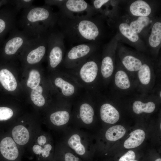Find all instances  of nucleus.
Masks as SVG:
<instances>
[{
	"label": "nucleus",
	"instance_id": "1",
	"mask_svg": "<svg viewBox=\"0 0 161 161\" xmlns=\"http://www.w3.org/2000/svg\"><path fill=\"white\" fill-rule=\"evenodd\" d=\"M58 14L57 25L64 39L69 42L97 44L103 35V26L98 18L93 16L69 17Z\"/></svg>",
	"mask_w": 161,
	"mask_h": 161
},
{
	"label": "nucleus",
	"instance_id": "2",
	"mask_svg": "<svg viewBox=\"0 0 161 161\" xmlns=\"http://www.w3.org/2000/svg\"><path fill=\"white\" fill-rule=\"evenodd\" d=\"M58 19V13L51 6L32 5L23 10L18 24L20 30L31 38L48 33L56 27Z\"/></svg>",
	"mask_w": 161,
	"mask_h": 161
},
{
	"label": "nucleus",
	"instance_id": "3",
	"mask_svg": "<svg viewBox=\"0 0 161 161\" xmlns=\"http://www.w3.org/2000/svg\"><path fill=\"white\" fill-rule=\"evenodd\" d=\"M61 133L60 140L83 161H91L94 147L89 132L69 126Z\"/></svg>",
	"mask_w": 161,
	"mask_h": 161
},
{
	"label": "nucleus",
	"instance_id": "4",
	"mask_svg": "<svg viewBox=\"0 0 161 161\" xmlns=\"http://www.w3.org/2000/svg\"><path fill=\"white\" fill-rule=\"evenodd\" d=\"M42 120L33 117H19L8 133L24 151L42 129Z\"/></svg>",
	"mask_w": 161,
	"mask_h": 161
},
{
	"label": "nucleus",
	"instance_id": "5",
	"mask_svg": "<svg viewBox=\"0 0 161 161\" xmlns=\"http://www.w3.org/2000/svg\"><path fill=\"white\" fill-rule=\"evenodd\" d=\"M55 143L51 134L42 129L37 134L24 151L29 159L35 157V161H52Z\"/></svg>",
	"mask_w": 161,
	"mask_h": 161
},
{
	"label": "nucleus",
	"instance_id": "6",
	"mask_svg": "<svg viewBox=\"0 0 161 161\" xmlns=\"http://www.w3.org/2000/svg\"><path fill=\"white\" fill-rule=\"evenodd\" d=\"M71 119V106L63 103L41 120L42 123L49 129L61 133L70 126Z\"/></svg>",
	"mask_w": 161,
	"mask_h": 161
},
{
	"label": "nucleus",
	"instance_id": "7",
	"mask_svg": "<svg viewBox=\"0 0 161 161\" xmlns=\"http://www.w3.org/2000/svg\"><path fill=\"white\" fill-rule=\"evenodd\" d=\"M64 37L59 30L54 28L48 36L47 49L49 66L55 68L63 61L65 49Z\"/></svg>",
	"mask_w": 161,
	"mask_h": 161
},
{
	"label": "nucleus",
	"instance_id": "8",
	"mask_svg": "<svg viewBox=\"0 0 161 161\" xmlns=\"http://www.w3.org/2000/svg\"><path fill=\"white\" fill-rule=\"evenodd\" d=\"M95 110L91 103L84 101L75 106L72 111V119L70 126L90 132L95 122Z\"/></svg>",
	"mask_w": 161,
	"mask_h": 161
},
{
	"label": "nucleus",
	"instance_id": "9",
	"mask_svg": "<svg viewBox=\"0 0 161 161\" xmlns=\"http://www.w3.org/2000/svg\"><path fill=\"white\" fill-rule=\"evenodd\" d=\"M97 44L89 43L78 44L71 48L63 61L67 68L77 67L86 60L96 50Z\"/></svg>",
	"mask_w": 161,
	"mask_h": 161
},
{
	"label": "nucleus",
	"instance_id": "10",
	"mask_svg": "<svg viewBox=\"0 0 161 161\" xmlns=\"http://www.w3.org/2000/svg\"><path fill=\"white\" fill-rule=\"evenodd\" d=\"M49 33L30 38L22 51L27 53L26 60L28 64H37L44 58L47 51Z\"/></svg>",
	"mask_w": 161,
	"mask_h": 161
},
{
	"label": "nucleus",
	"instance_id": "11",
	"mask_svg": "<svg viewBox=\"0 0 161 161\" xmlns=\"http://www.w3.org/2000/svg\"><path fill=\"white\" fill-rule=\"evenodd\" d=\"M58 7V14L69 17L93 16L96 10L83 0H64Z\"/></svg>",
	"mask_w": 161,
	"mask_h": 161
},
{
	"label": "nucleus",
	"instance_id": "12",
	"mask_svg": "<svg viewBox=\"0 0 161 161\" xmlns=\"http://www.w3.org/2000/svg\"><path fill=\"white\" fill-rule=\"evenodd\" d=\"M0 154L5 161H21L24 151L8 133L0 140Z\"/></svg>",
	"mask_w": 161,
	"mask_h": 161
},
{
	"label": "nucleus",
	"instance_id": "13",
	"mask_svg": "<svg viewBox=\"0 0 161 161\" xmlns=\"http://www.w3.org/2000/svg\"><path fill=\"white\" fill-rule=\"evenodd\" d=\"M10 38L5 44L4 50L8 55H13L22 51L30 38L16 27L11 30Z\"/></svg>",
	"mask_w": 161,
	"mask_h": 161
},
{
	"label": "nucleus",
	"instance_id": "14",
	"mask_svg": "<svg viewBox=\"0 0 161 161\" xmlns=\"http://www.w3.org/2000/svg\"><path fill=\"white\" fill-rule=\"evenodd\" d=\"M92 54L77 67L79 69V74L81 79L86 83L93 82L96 79L98 73V62Z\"/></svg>",
	"mask_w": 161,
	"mask_h": 161
},
{
	"label": "nucleus",
	"instance_id": "15",
	"mask_svg": "<svg viewBox=\"0 0 161 161\" xmlns=\"http://www.w3.org/2000/svg\"><path fill=\"white\" fill-rule=\"evenodd\" d=\"M52 161H83L75 153L60 140L55 143Z\"/></svg>",
	"mask_w": 161,
	"mask_h": 161
},
{
	"label": "nucleus",
	"instance_id": "16",
	"mask_svg": "<svg viewBox=\"0 0 161 161\" xmlns=\"http://www.w3.org/2000/svg\"><path fill=\"white\" fill-rule=\"evenodd\" d=\"M111 46L110 43L105 46L101 63V74L105 78H109L112 74L114 70V63L111 55Z\"/></svg>",
	"mask_w": 161,
	"mask_h": 161
},
{
	"label": "nucleus",
	"instance_id": "17",
	"mask_svg": "<svg viewBox=\"0 0 161 161\" xmlns=\"http://www.w3.org/2000/svg\"><path fill=\"white\" fill-rule=\"evenodd\" d=\"M100 115L102 121L107 124L115 123L120 118V114L117 110L108 103H104L100 106Z\"/></svg>",
	"mask_w": 161,
	"mask_h": 161
},
{
	"label": "nucleus",
	"instance_id": "18",
	"mask_svg": "<svg viewBox=\"0 0 161 161\" xmlns=\"http://www.w3.org/2000/svg\"><path fill=\"white\" fill-rule=\"evenodd\" d=\"M129 10L131 14L136 16H148L151 13V8L146 1L136 0L130 5Z\"/></svg>",
	"mask_w": 161,
	"mask_h": 161
},
{
	"label": "nucleus",
	"instance_id": "19",
	"mask_svg": "<svg viewBox=\"0 0 161 161\" xmlns=\"http://www.w3.org/2000/svg\"><path fill=\"white\" fill-rule=\"evenodd\" d=\"M130 137L124 143V147L127 149L132 148L140 145L143 142L145 137V131L140 129H137L129 134Z\"/></svg>",
	"mask_w": 161,
	"mask_h": 161
},
{
	"label": "nucleus",
	"instance_id": "20",
	"mask_svg": "<svg viewBox=\"0 0 161 161\" xmlns=\"http://www.w3.org/2000/svg\"><path fill=\"white\" fill-rule=\"evenodd\" d=\"M0 82L6 89L9 91L15 90L17 86L14 76L9 70L6 69L0 71Z\"/></svg>",
	"mask_w": 161,
	"mask_h": 161
},
{
	"label": "nucleus",
	"instance_id": "21",
	"mask_svg": "<svg viewBox=\"0 0 161 161\" xmlns=\"http://www.w3.org/2000/svg\"><path fill=\"white\" fill-rule=\"evenodd\" d=\"M121 61L126 69L131 72H137L143 64L139 58L130 55H124Z\"/></svg>",
	"mask_w": 161,
	"mask_h": 161
},
{
	"label": "nucleus",
	"instance_id": "22",
	"mask_svg": "<svg viewBox=\"0 0 161 161\" xmlns=\"http://www.w3.org/2000/svg\"><path fill=\"white\" fill-rule=\"evenodd\" d=\"M161 42V23L155 22L152 27L151 34L148 38L150 46L153 48L160 46Z\"/></svg>",
	"mask_w": 161,
	"mask_h": 161
},
{
	"label": "nucleus",
	"instance_id": "23",
	"mask_svg": "<svg viewBox=\"0 0 161 161\" xmlns=\"http://www.w3.org/2000/svg\"><path fill=\"white\" fill-rule=\"evenodd\" d=\"M126 132V129L123 126L117 125L108 129L105 134V137L107 140L114 141L122 137Z\"/></svg>",
	"mask_w": 161,
	"mask_h": 161
},
{
	"label": "nucleus",
	"instance_id": "24",
	"mask_svg": "<svg viewBox=\"0 0 161 161\" xmlns=\"http://www.w3.org/2000/svg\"><path fill=\"white\" fill-rule=\"evenodd\" d=\"M114 83L117 88L122 90L128 89L131 86L128 75L122 70H119L116 72L114 76Z\"/></svg>",
	"mask_w": 161,
	"mask_h": 161
},
{
	"label": "nucleus",
	"instance_id": "25",
	"mask_svg": "<svg viewBox=\"0 0 161 161\" xmlns=\"http://www.w3.org/2000/svg\"><path fill=\"white\" fill-rule=\"evenodd\" d=\"M156 105L152 101L144 103L140 100H136L133 104L132 109L136 114H139L142 113H150L155 109Z\"/></svg>",
	"mask_w": 161,
	"mask_h": 161
},
{
	"label": "nucleus",
	"instance_id": "26",
	"mask_svg": "<svg viewBox=\"0 0 161 161\" xmlns=\"http://www.w3.org/2000/svg\"><path fill=\"white\" fill-rule=\"evenodd\" d=\"M15 114L14 110L10 108L0 107V122H7L9 129L18 118Z\"/></svg>",
	"mask_w": 161,
	"mask_h": 161
},
{
	"label": "nucleus",
	"instance_id": "27",
	"mask_svg": "<svg viewBox=\"0 0 161 161\" xmlns=\"http://www.w3.org/2000/svg\"><path fill=\"white\" fill-rule=\"evenodd\" d=\"M55 84L61 89L62 94L65 96H71L75 92V88L74 86L61 78H57L55 80Z\"/></svg>",
	"mask_w": 161,
	"mask_h": 161
},
{
	"label": "nucleus",
	"instance_id": "28",
	"mask_svg": "<svg viewBox=\"0 0 161 161\" xmlns=\"http://www.w3.org/2000/svg\"><path fill=\"white\" fill-rule=\"evenodd\" d=\"M151 21L150 18L148 16H139L136 20L131 22L129 25L132 31L138 35L148 26Z\"/></svg>",
	"mask_w": 161,
	"mask_h": 161
},
{
	"label": "nucleus",
	"instance_id": "29",
	"mask_svg": "<svg viewBox=\"0 0 161 161\" xmlns=\"http://www.w3.org/2000/svg\"><path fill=\"white\" fill-rule=\"evenodd\" d=\"M138 78L143 85H147L150 82L151 70L149 66L147 64H143L140 69L137 71Z\"/></svg>",
	"mask_w": 161,
	"mask_h": 161
},
{
	"label": "nucleus",
	"instance_id": "30",
	"mask_svg": "<svg viewBox=\"0 0 161 161\" xmlns=\"http://www.w3.org/2000/svg\"><path fill=\"white\" fill-rule=\"evenodd\" d=\"M42 87L38 86L32 89L30 95V98L33 104L36 106L42 107L45 106V100L42 95Z\"/></svg>",
	"mask_w": 161,
	"mask_h": 161
},
{
	"label": "nucleus",
	"instance_id": "31",
	"mask_svg": "<svg viewBox=\"0 0 161 161\" xmlns=\"http://www.w3.org/2000/svg\"><path fill=\"white\" fill-rule=\"evenodd\" d=\"M118 28L120 33L130 41L136 42L139 40L138 35L132 31L127 23H121L119 25Z\"/></svg>",
	"mask_w": 161,
	"mask_h": 161
},
{
	"label": "nucleus",
	"instance_id": "32",
	"mask_svg": "<svg viewBox=\"0 0 161 161\" xmlns=\"http://www.w3.org/2000/svg\"><path fill=\"white\" fill-rule=\"evenodd\" d=\"M41 76L39 72L36 69H32L30 72L27 82V86L33 89L39 86Z\"/></svg>",
	"mask_w": 161,
	"mask_h": 161
},
{
	"label": "nucleus",
	"instance_id": "33",
	"mask_svg": "<svg viewBox=\"0 0 161 161\" xmlns=\"http://www.w3.org/2000/svg\"><path fill=\"white\" fill-rule=\"evenodd\" d=\"M33 1L32 0H13L12 4L13 5L20 10L21 9H25L32 5Z\"/></svg>",
	"mask_w": 161,
	"mask_h": 161
},
{
	"label": "nucleus",
	"instance_id": "34",
	"mask_svg": "<svg viewBox=\"0 0 161 161\" xmlns=\"http://www.w3.org/2000/svg\"><path fill=\"white\" fill-rule=\"evenodd\" d=\"M17 22H7L4 19L0 18V34L6 30L7 27L12 29H13L16 27V26L7 24L16 25Z\"/></svg>",
	"mask_w": 161,
	"mask_h": 161
},
{
	"label": "nucleus",
	"instance_id": "35",
	"mask_svg": "<svg viewBox=\"0 0 161 161\" xmlns=\"http://www.w3.org/2000/svg\"><path fill=\"white\" fill-rule=\"evenodd\" d=\"M136 158L135 153L133 151L130 150L122 156L118 161H129L134 160Z\"/></svg>",
	"mask_w": 161,
	"mask_h": 161
},
{
	"label": "nucleus",
	"instance_id": "36",
	"mask_svg": "<svg viewBox=\"0 0 161 161\" xmlns=\"http://www.w3.org/2000/svg\"><path fill=\"white\" fill-rule=\"evenodd\" d=\"M109 1L108 0H95L93 1V7L95 10L100 9L102 6Z\"/></svg>",
	"mask_w": 161,
	"mask_h": 161
},
{
	"label": "nucleus",
	"instance_id": "37",
	"mask_svg": "<svg viewBox=\"0 0 161 161\" xmlns=\"http://www.w3.org/2000/svg\"><path fill=\"white\" fill-rule=\"evenodd\" d=\"M64 0H45L44 1L45 5L51 6L54 5L59 7L64 2Z\"/></svg>",
	"mask_w": 161,
	"mask_h": 161
},
{
	"label": "nucleus",
	"instance_id": "38",
	"mask_svg": "<svg viewBox=\"0 0 161 161\" xmlns=\"http://www.w3.org/2000/svg\"><path fill=\"white\" fill-rule=\"evenodd\" d=\"M155 161H161V158H158Z\"/></svg>",
	"mask_w": 161,
	"mask_h": 161
},
{
	"label": "nucleus",
	"instance_id": "39",
	"mask_svg": "<svg viewBox=\"0 0 161 161\" xmlns=\"http://www.w3.org/2000/svg\"><path fill=\"white\" fill-rule=\"evenodd\" d=\"M161 91H160V93H159V96L160 98L161 97Z\"/></svg>",
	"mask_w": 161,
	"mask_h": 161
},
{
	"label": "nucleus",
	"instance_id": "40",
	"mask_svg": "<svg viewBox=\"0 0 161 161\" xmlns=\"http://www.w3.org/2000/svg\"><path fill=\"white\" fill-rule=\"evenodd\" d=\"M129 161H138L136 160H130Z\"/></svg>",
	"mask_w": 161,
	"mask_h": 161
},
{
	"label": "nucleus",
	"instance_id": "41",
	"mask_svg": "<svg viewBox=\"0 0 161 161\" xmlns=\"http://www.w3.org/2000/svg\"><path fill=\"white\" fill-rule=\"evenodd\" d=\"M0 5H1V3H0Z\"/></svg>",
	"mask_w": 161,
	"mask_h": 161
}]
</instances>
